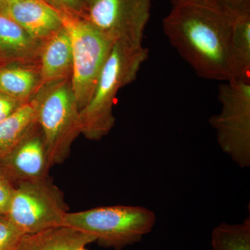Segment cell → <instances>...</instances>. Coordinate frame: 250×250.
I'll return each instance as SVG.
<instances>
[{
    "label": "cell",
    "instance_id": "cell-1",
    "mask_svg": "<svg viewBox=\"0 0 250 250\" xmlns=\"http://www.w3.org/2000/svg\"><path fill=\"white\" fill-rule=\"evenodd\" d=\"M232 21L202 1L173 4L163 21L171 45L206 80H231L229 46Z\"/></svg>",
    "mask_w": 250,
    "mask_h": 250
},
{
    "label": "cell",
    "instance_id": "cell-2",
    "mask_svg": "<svg viewBox=\"0 0 250 250\" xmlns=\"http://www.w3.org/2000/svg\"><path fill=\"white\" fill-rule=\"evenodd\" d=\"M148 52L143 43L113 42L93 95L80 112L81 134L87 139L98 141L114 126L113 108L117 93L136 80Z\"/></svg>",
    "mask_w": 250,
    "mask_h": 250
},
{
    "label": "cell",
    "instance_id": "cell-3",
    "mask_svg": "<svg viewBox=\"0 0 250 250\" xmlns=\"http://www.w3.org/2000/svg\"><path fill=\"white\" fill-rule=\"evenodd\" d=\"M156 219L146 207L117 205L67 212L62 225L93 235L100 246L121 250L151 232Z\"/></svg>",
    "mask_w": 250,
    "mask_h": 250
},
{
    "label": "cell",
    "instance_id": "cell-4",
    "mask_svg": "<svg viewBox=\"0 0 250 250\" xmlns=\"http://www.w3.org/2000/svg\"><path fill=\"white\" fill-rule=\"evenodd\" d=\"M71 42V88L80 112L88 103L113 41L83 18L59 11Z\"/></svg>",
    "mask_w": 250,
    "mask_h": 250
},
{
    "label": "cell",
    "instance_id": "cell-5",
    "mask_svg": "<svg viewBox=\"0 0 250 250\" xmlns=\"http://www.w3.org/2000/svg\"><path fill=\"white\" fill-rule=\"evenodd\" d=\"M218 88L220 113L209 118L219 146L241 168L250 166V80L224 82Z\"/></svg>",
    "mask_w": 250,
    "mask_h": 250
},
{
    "label": "cell",
    "instance_id": "cell-6",
    "mask_svg": "<svg viewBox=\"0 0 250 250\" xmlns=\"http://www.w3.org/2000/svg\"><path fill=\"white\" fill-rule=\"evenodd\" d=\"M36 100V123L43 134L51 164H62L81 134L80 110L71 83L67 79L56 83Z\"/></svg>",
    "mask_w": 250,
    "mask_h": 250
},
{
    "label": "cell",
    "instance_id": "cell-7",
    "mask_svg": "<svg viewBox=\"0 0 250 250\" xmlns=\"http://www.w3.org/2000/svg\"><path fill=\"white\" fill-rule=\"evenodd\" d=\"M6 216L26 233H34L62 226L67 213L63 194L47 177L14 184Z\"/></svg>",
    "mask_w": 250,
    "mask_h": 250
},
{
    "label": "cell",
    "instance_id": "cell-8",
    "mask_svg": "<svg viewBox=\"0 0 250 250\" xmlns=\"http://www.w3.org/2000/svg\"><path fill=\"white\" fill-rule=\"evenodd\" d=\"M152 0H92L83 19L113 42L143 43Z\"/></svg>",
    "mask_w": 250,
    "mask_h": 250
},
{
    "label": "cell",
    "instance_id": "cell-9",
    "mask_svg": "<svg viewBox=\"0 0 250 250\" xmlns=\"http://www.w3.org/2000/svg\"><path fill=\"white\" fill-rule=\"evenodd\" d=\"M52 167L43 134L37 123L0 159V169L13 184L47 177Z\"/></svg>",
    "mask_w": 250,
    "mask_h": 250
},
{
    "label": "cell",
    "instance_id": "cell-10",
    "mask_svg": "<svg viewBox=\"0 0 250 250\" xmlns=\"http://www.w3.org/2000/svg\"><path fill=\"white\" fill-rule=\"evenodd\" d=\"M7 16L36 41L45 40L62 27L59 10L42 0L7 1Z\"/></svg>",
    "mask_w": 250,
    "mask_h": 250
},
{
    "label": "cell",
    "instance_id": "cell-11",
    "mask_svg": "<svg viewBox=\"0 0 250 250\" xmlns=\"http://www.w3.org/2000/svg\"><path fill=\"white\" fill-rule=\"evenodd\" d=\"M41 47L40 85L58 83L72 72V54L70 37L62 27L44 40Z\"/></svg>",
    "mask_w": 250,
    "mask_h": 250
},
{
    "label": "cell",
    "instance_id": "cell-12",
    "mask_svg": "<svg viewBox=\"0 0 250 250\" xmlns=\"http://www.w3.org/2000/svg\"><path fill=\"white\" fill-rule=\"evenodd\" d=\"M40 50L41 41L31 38L14 20L0 14V59L5 65L29 62Z\"/></svg>",
    "mask_w": 250,
    "mask_h": 250
},
{
    "label": "cell",
    "instance_id": "cell-13",
    "mask_svg": "<svg viewBox=\"0 0 250 250\" xmlns=\"http://www.w3.org/2000/svg\"><path fill=\"white\" fill-rule=\"evenodd\" d=\"M95 241L93 235L62 225L23 234L16 250H77Z\"/></svg>",
    "mask_w": 250,
    "mask_h": 250
},
{
    "label": "cell",
    "instance_id": "cell-14",
    "mask_svg": "<svg viewBox=\"0 0 250 250\" xmlns=\"http://www.w3.org/2000/svg\"><path fill=\"white\" fill-rule=\"evenodd\" d=\"M231 80H250V14L231 22L229 46Z\"/></svg>",
    "mask_w": 250,
    "mask_h": 250
},
{
    "label": "cell",
    "instance_id": "cell-15",
    "mask_svg": "<svg viewBox=\"0 0 250 250\" xmlns=\"http://www.w3.org/2000/svg\"><path fill=\"white\" fill-rule=\"evenodd\" d=\"M36 98L23 103L0 122V159L9 153L36 123Z\"/></svg>",
    "mask_w": 250,
    "mask_h": 250
},
{
    "label": "cell",
    "instance_id": "cell-16",
    "mask_svg": "<svg viewBox=\"0 0 250 250\" xmlns=\"http://www.w3.org/2000/svg\"><path fill=\"white\" fill-rule=\"evenodd\" d=\"M39 73L31 67L6 64L0 67V92L22 103L39 86Z\"/></svg>",
    "mask_w": 250,
    "mask_h": 250
},
{
    "label": "cell",
    "instance_id": "cell-17",
    "mask_svg": "<svg viewBox=\"0 0 250 250\" xmlns=\"http://www.w3.org/2000/svg\"><path fill=\"white\" fill-rule=\"evenodd\" d=\"M212 250H250V217L241 223H223L211 233Z\"/></svg>",
    "mask_w": 250,
    "mask_h": 250
},
{
    "label": "cell",
    "instance_id": "cell-18",
    "mask_svg": "<svg viewBox=\"0 0 250 250\" xmlns=\"http://www.w3.org/2000/svg\"><path fill=\"white\" fill-rule=\"evenodd\" d=\"M233 21L250 14V0H199Z\"/></svg>",
    "mask_w": 250,
    "mask_h": 250
},
{
    "label": "cell",
    "instance_id": "cell-19",
    "mask_svg": "<svg viewBox=\"0 0 250 250\" xmlns=\"http://www.w3.org/2000/svg\"><path fill=\"white\" fill-rule=\"evenodd\" d=\"M23 234L6 215H0V250H16Z\"/></svg>",
    "mask_w": 250,
    "mask_h": 250
},
{
    "label": "cell",
    "instance_id": "cell-20",
    "mask_svg": "<svg viewBox=\"0 0 250 250\" xmlns=\"http://www.w3.org/2000/svg\"><path fill=\"white\" fill-rule=\"evenodd\" d=\"M14 184L6 178L0 177V215H6L14 192Z\"/></svg>",
    "mask_w": 250,
    "mask_h": 250
},
{
    "label": "cell",
    "instance_id": "cell-21",
    "mask_svg": "<svg viewBox=\"0 0 250 250\" xmlns=\"http://www.w3.org/2000/svg\"><path fill=\"white\" fill-rule=\"evenodd\" d=\"M23 103L0 92V122L14 113Z\"/></svg>",
    "mask_w": 250,
    "mask_h": 250
},
{
    "label": "cell",
    "instance_id": "cell-22",
    "mask_svg": "<svg viewBox=\"0 0 250 250\" xmlns=\"http://www.w3.org/2000/svg\"><path fill=\"white\" fill-rule=\"evenodd\" d=\"M65 11L83 18L85 14V5L82 0H55Z\"/></svg>",
    "mask_w": 250,
    "mask_h": 250
},
{
    "label": "cell",
    "instance_id": "cell-23",
    "mask_svg": "<svg viewBox=\"0 0 250 250\" xmlns=\"http://www.w3.org/2000/svg\"><path fill=\"white\" fill-rule=\"evenodd\" d=\"M8 2L7 0H0V14L7 16Z\"/></svg>",
    "mask_w": 250,
    "mask_h": 250
},
{
    "label": "cell",
    "instance_id": "cell-24",
    "mask_svg": "<svg viewBox=\"0 0 250 250\" xmlns=\"http://www.w3.org/2000/svg\"><path fill=\"white\" fill-rule=\"evenodd\" d=\"M7 1H11V0H7ZM42 1H45L46 3L53 6L55 9L59 10V11H64V10L61 7L60 5H59L55 0H42Z\"/></svg>",
    "mask_w": 250,
    "mask_h": 250
},
{
    "label": "cell",
    "instance_id": "cell-25",
    "mask_svg": "<svg viewBox=\"0 0 250 250\" xmlns=\"http://www.w3.org/2000/svg\"><path fill=\"white\" fill-rule=\"evenodd\" d=\"M199 0H172V4H179V3L190 2V1H197Z\"/></svg>",
    "mask_w": 250,
    "mask_h": 250
},
{
    "label": "cell",
    "instance_id": "cell-26",
    "mask_svg": "<svg viewBox=\"0 0 250 250\" xmlns=\"http://www.w3.org/2000/svg\"><path fill=\"white\" fill-rule=\"evenodd\" d=\"M82 1H83V4L86 6V4H88V3L90 2V1H92V0H82Z\"/></svg>",
    "mask_w": 250,
    "mask_h": 250
},
{
    "label": "cell",
    "instance_id": "cell-27",
    "mask_svg": "<svg viewBox=\"0 0 250 250\" xmlns=\"http://www.w3.org/2000/svg\"><path fill=\"white\" fill-rule=\"evenodd\" d=\"M77 250H87L85 249V247H82V248H79V249H77Z\"/></svg>",
    "mask_w": 250,
    "mask_h": 250
},
{
    "label": "cell",
    "instance_id": "cell-28",
    "mask_svg": "<svg viewBox=\"0 0 250 250\" xmlns=\"http://www.w3.org/2000/svg\"><path fill=\"white\" fill-rule=\"evenodd\" d=\"M4 174L2 173V171L1 170V169H0V177H4Z\"/></svg>",
    "mask_w": 250,
    "mask_h": 250
},
{
    "label": "cell",
    "instance_id": "cell-29",
    "mask_svg": "<svg viewBox=\"0 0 250 250\" xmlns=\"http://www.w3.org/2000/svg\"><path fill=\"white\" fill-rule=\"evenodd\" d=\"M5 65V64L4 63V62H1V59H0V66H2V65Z\"/></svg>",
    "mask_w": 250,
    "mask_h": 250
},
{
    "label": "cell",
    "instance_id": "cell-30",
    "mask_svg": "<svg viewBox=\"0 0 250 250\" xmlns=\"http://www.w3.org/2000/svg\"><path fill=\"white\" fill-rule=\"evenodd\" d=\"M0 67H1V66H0Z\"/></svg>",
    "mask_w": 250,
    "mask_h": 250
}]
</instances>
